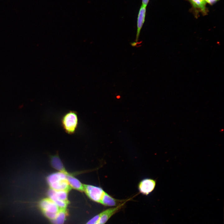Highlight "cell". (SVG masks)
<instances>
[{
    "instance_id": "cell-1",
    "label": "cell",
    "mask_w": 224,
    "mask_h": 224,
    "mask_svg": "<svg viewBox=\"0 0 224 224\" xmlns=\"http://www.w3.org/2000/svg\"><path fill=\"white\" fill-rule=\"evenodd\" d=\"M62 127L64 131L68 134H74L78 125L77 113L73 110H70L65 113L61 119Z\"/></svg>"
},
{
    "instance_id": "cell-2",
    "label": "cell",
    "mask_w": 224,
    "mask_h": 224,
    "mask_svg": "<svg viewBox=\"0 0 224 224\" xmlns=\"http://www.w3.org/2000/svg\"><path fill=\"white\" fill-rule=\"evenodd\" d=\"M65 172H59L49 175L47 178L48 183L51 189L55 190H66L69 185Z\"/></svg>"
},
{
    "instance_id": "cell-3",
    "label": "cell",
    "mask_w": 224,
    "mask_h": 224,
    "mask_svg": "<svg viewBox=\"0 0 224 224\" xmlns=\"http://www.w3.org/2000/svg\"><path fill=\"white\" fill-rule=\"evenodd\" d=\"M40 206L46 217L51 220L56 217L59 208L55 203L49 198L42 200Z\"/></svg>"
},
{
    "instance_id": "cell-4",
    "label": "cell",
    "mask_w": 224,
    "mask_h": 224,
    "mask_svg": "<svg viewBox=\"0 0 224 224\" xmlns=\"http://www.w3.org/2000/svg\"><path fill=\"white\" fill-rule=\"evenodd\" d=\"M84 190L91 199L100 203L106 192L100 187L90 185H84Z\"/></svg>"
},
{
    "instance_id": "cell-5",
    "label": "cell",
    "mask_w": 224,
    "mask_h": 224,
    "mask_svg": "<svg viewBox=\"0 0 224 224\" xmlns=\"http://www.w3.org/2000/svg\"><path fill=\"white\" fill-rule=\"evenodd\" d=\"M156 184V181L153 179L144 178L139 182L138 189L140 193L144 195H147L154 190Z\"/></svg>"
},
{
    "instance_id": "cell-6",
    "label": "cell",
    "mask_w": 224,
    "mask_h": 224,
    "mask_svg": "<svg viewBox=\"0 0 224 224\" xmlns=\"http://www.w3.org/2000/svg\"><path fill=\"white\" fill-rule=\"evenodd\" d=\"M192 5L191 11L195 16L198 17L200 13L203 15H206L208 10L206 7L207 2L206 0H187Z\"/></svg>"
},
{
    "instance_id": "cell-7",
    "label": "cell",
    "mask_w": 224,
    "mask_h": 224,
    "mask_svg": "<svg viewBox=\"0 0 224 224\" xmlns=\"http://www.w3.org/2000/svg\"><path fill=\"white\" fill-rule=\"evenodd\" d=\"M49 198L54 202L57 206L62 202L68 201V193L66 190H55L51 189L48 192Z\"/></svg>"
},
{
    "instance_id": "cell-8",
    "label": "cell",
    "mask_w": 224,
    "mask_h": 224,
    "mask_svg": "<svg viewBox=\"0 0 224 224\" xmlns=\"http://www.w3.org/2000/svg\"><path fill=\"white\" fill-rule=\"evenodd\" d=\"M146 7L142 5L139 10L137 21V31L135 42L132 44L133 46L137 45L139 39L141 30L145 22L146 15Z\"/></svg>"
},
{
    "instance_id": "cell-9",
    "label": "cell",
    "mask_w": 224,
    "mask_h": 224,
    "mask_svg": "<svg viewBox=\"0 0 224 224\" xmlns=\"http://www.w3.org/2000/svg\"><path fill=\"white\" fill-rule=\"evenodd\" d=\"M67 180L69 186L72 188L80 190H84V185L75 177L67 174Z\"/></svg>"
},
{
    "instance_id": "cell-10",
    "label": "cell",
    "mask_w": 224,
    "mask_h": 224,
    "mask_svg": "<svg viewBox=\"0 0 224 224\" xmlns=\"http://www.w3.org/2000/svg\"><path fill=\"white\" fill-rule=\"evenodd\" d=\"M67 215L66 208L59 209L55 217L52 220L53 224H63Z\"/></svg>"
},
{
    "instance_id": "cell-11",
    "label": "cell",
    "mask_w": 224,
    "mask_h": 224,
    "mask_svg": "<svg viewBox=\"0 0 224 224\" xmlns=\"http://www.w3.org/2000/svg\"><path fill=\"white\" fill-rule=\"evenodd\" d=\"M52 166L55 169L61 172H65L62 162L57 156L52 157L51 160Z\"/></svg>"
},
{
    "instance_id": "cell-12",
    "label": "cell",
    "mask_w": 224,
    "mask_h": 224,
    "mask_svg": "<svg viewBox=\"0 0 224 224\" xmlns=\"http://www.w3.org/2000/svg\"><path fill=\"white\" fill-rule=\"evenodd\" d=\"M100 216V213L90 220L86 224H96Z\"/></svg>"
},
{
    "instance_id": "cell-13",
    "label": "cell",
    "mask_w": 224,
    "mask_h": 224,
    "mask_svg": "<svg viewBox=\"0 0 224 224\" xmlns=\"http://www.w3.org/2000/svg\"><path fill=\"white\" fill-rule=\"evenodd\" d=\"M206 1L207 2V3H208L209 4L212 5L214 3H215L217 1H219V0H206Z\"/></svg>"
},
{
    "instance_id": "cell-14",
    "label": "cell",
    "mask_w": 224,
    "mask_h": 224,
    "mask_svg": "<svg viewBox=\"0 0 224 224\" xmlns=\"http://www.w3.org/2000/svg\"><path fill=\"white\" fill-rule=\"evenodd\" d=\"M149 0H142V5L146 7L147 5Z\"/></svg>"
}]
</instances>
